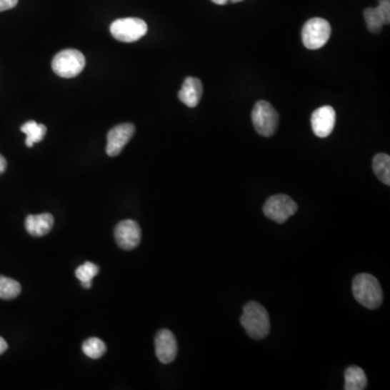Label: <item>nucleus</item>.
<instances>
[{
  "label": "nucleus",
  "mask_w": 390,
  "mask_h": 390,
  "mask_svg": "<svg viewBox=\"0 0 390 390\" xmlns=\"http://www.w3.org/2000/svg\"><path fill=\"white\" fill-rule=\"evenodd\" d=\"M19 0H0V12L7 11L18 5Z\"/></svg>",
  "instance_id": "obj_22"
},
{
  "label": "nucleus",
  "mask_w": 390,
  "mask_h": 390,
  "mask_svg": "<svg viewBox=\"0 0 390 390\" xmlns=\"http://www.w3.org/2000/svg\"><path fill=\"white\" fill-rule=\"evenodd\" d=\"M83 351L90 359H99L106 352V346L101 339L91 337L83 344Z\"/></svg>",
  "instance_id": "obj_19"
},
{
  "label": "nucleus",
  "mask_w": 390,
  "mask_h": 390,
  "mask_svg": "<svg viewBox=\"0 0 390 390\" xmlns=\"http://www.w3.org/2000/svg\"><path fill=\"white\" fill-rule=\"evenodd\" d=\"M373 171L375 176L386 186L390 184V156L385 153H379L373 159Z\"/></svg>",
  "instance_id": "obj_16"
},
{
  "label": "nucleus",
  "mask_w": 390,
  "mask_h": 390,
  "mask_svg": "<svg viewBox=\"0 0 390 390\" xmlns=\"http://www.w3.org/2000/svg\"><path fill=\"white\" fill-rule=\"evenodd\" d=\"M377 10H379L381 16H383L385 24H389L390 23V0H379V6H377Z\"/></svg>",
  "instance_id": "obj_21"
},
{
  "label": "nucleus",
  "mask_w": 390,
  "mask_h": 390,
  "mask_svg": "<svg viewBox=\"0 0 390 390\" xmlns=\"http://www.w3.org/2000/svg\"><path fill=\"white\" fill-rule=\"evenodd\" d=\"M8 349V344L3 337H0V354H5L6 350Z\"/></svg>",
  "instance_id": "obj_24"
},
{
  "label": "nucleus",
  "mask_w": 390,
  "mask_h": 390,
  "mask_svg": "<svg viewBox=\"0 0 390 390\" xmlns=\"http://www.w3.org/2000/svg\"><path fill=\"white\" fill-rule=\"evenodd\" d=\"M364 16L369 31L373 34L381 33V29L385 25V21H384L383 16H381L377 8H368V9L364 10Z\"/></svg>",
  "instance_id": "obj_20"
},
{
  "label": "nucleus",
  "mask_w": 390,
  "mask_h": 390,
  "mask_svg": "<svg viewBox=\"0 0 390 390\" xmlns=\"http://www.w3.org/2000/svg\"><path fill=\"white\" fill-rule=\"evenodd\" d=\"M21 131L26 135L25 144L27 148H31L35 144H39L45 138L46 134H47V127L35 121H29L21 127Z\"/></svg>",
  "instance_id": "obj_14"
},
{
  "label": "nucleus",
  "mask_w": 390,
  "mask_h": 390,
  "mask_svg": "<svg viewBox=\"0 0 390 390\" xmlns=\"http://www.w3.org/2000/svg\"><path fill=\"white\" fill-rule=\"evenodd\" d=\"M115 240L125 251L136 249L141 242V229L134 220H123L117 224L114 231Z\"/></svg>",
  "instance_id": "obj_8"
},
{
  "label": "nucleus",
  "mask_w": 390,
  "mask_h": 390,
  "mask_svg": "<svg viewBox=\"0 0 390 390\" xmlns=\"http://www.w3.org/2000/svg\"><path fill=\"white\" fill-rule=\"evenodd\" d=\"M352 293L358 303L369 309H376L383 303V291L372 274H360L352 281Z\"/></svg>",
  "instance_id": "obj_2"
},
{
  "label": "nucleus",
  "mask_w": 390,
  "mask_h": 390,
  "mask_svg": "<svg viewBox=\"0 0 390 390\" xmlns=\"http://www.w3.org/2000/svg\"><path fill=\"white\" fill-rule=\"evenodd\" d=\"M22 287L20 283L10 278L0 276V299L11 301L21 294Z\"/></svg>",
  "instance_id": "obj_17"
},
{
  "label": "nucleus",
  "mask_w": 390,
  "mask_h": 390,
  "mask_svg": "<svg viewBox=\"0 0 390 390\" xmlns=\"http://www.w3.org/2000/svg\"><path fill=\"white\" fill-rule=\"evenodd\" d=\"M240 1H243V0H230V3H240Z\"/></svg>",
  "instance_id": "obj_26"
},
{
  "label": "nucleus",
  "mask_w": 390,
  "mask_h": 390,
  "mask_svg": "<svg viewBox=\"0 0 390 390\" xmlns=\"http://www.w3.org/2000/svg\"><path fill=\"white\" fill-rule=\"evenodd\" d=\"M299 206L289 195H272L264 205V214L266 217L274 220L276 224H284L291 216H294Z\"/></svg>",
  "instance_id": "obj_7"
},
{
  "label": "nucleus",
  "mask_w": 390,
  "mask_h": 390,
  "mask_svg": "<svg viewBox=\"0 0 390 390\" xmlns=\"http://www.w3.org/2000/svg\"><path fill=\"white\" fill-rule=\"evenodd\" d=\"M331 33L332 27L328 21L322 18H312L304 25L301 39L307 49H320L328 43Z\"/></svg>",
  "instance_id": "obj_4"
},
{
  "label": "nucleus",
  "mask_w": 390,
  "mask_h": 390,
  "mask_svg": "<svg viewBox=\"0 0 390 390\" xmlns=\"http://www.w3.org/2000/svg\"><path fill=\"white\" fill-rule=\"evenodd\" d=\"M136 128L134 124H119L115 126L108 134V144H106V154L109 156H117L121 154L126 144L135 135Z\"/></svg>",
  "instance_id": "obj_9"
},
{
  "label": "nucleus",
  "mask_w": 390,
  "mask_h": 390,
  "mask_svg": "<svg viewBox=\"0 0 390 390\" xmlns=\"http://www.w3.org/2000/svg\"><path fill=\"white\" fill-rule=\"evenodd\" d=\"M251 121L256 131L263 137H271L278 128L279 114L268 101L260 100L254 106Z\"/></svg>",
  "instance_id": "obj_5"
},
{
  "label": "nucleus",
  "mask_w": 390,
  "mask_h": 390,
  "mask_svg": "<svg viewBox=\"0 0 390 390\" xmlns=\"http://www.w3.org/2000/svg\"><path fill=\"white\" fill-rule=\"evenodd\" d=\"M155 352L157 359L161 364H171L176 359L178 352L175 335L169 330H161L155 337Z\"/></svg>",
  "instance_id": "obj_11"
},
{
  "label": "nucleus",
  "mask_w": 390,
  "mask_h": 390,
  "mask_svg": "<svg viewBox=\"0 0 390 390\" xmlns=\"http://www.w3.org/2000/svg\"><path fill=\"white\" fill-rule=\"evenodd\" d=\"M203 94V85L200 79L195 77H186L182 84L178 98L182 104L189 108H195L200 104Z\"/></svg>",
  "instance_id": "obj_12"
},
{
  "label": "nucleus",
  "mask_w": 390,
  "mask_h": 390,
  "mask_svg": "<svg viewBox=\"0 0 390 390\" xmlns=\"http://www.w3.org/2000/svg\"><path fill=\"white\" fill-rule=\"evenodd\" d=\"M335 123H336V112L332 106H321L312 113L311 127L316 137H329L334 130Z\"/></svg>",
  "instance_id": "obj_10"
},
{
  "label": "nucleus",
  "mask_w": 390,
  "mask_h": 390,
  "mask_svg": "<svg viewBox=\"0 0 390 390\" xmlns=\"http://www.w3.org/2000/svg\"><path fill=\"white\" fill-rule=\"evenodd\" d=\"M241 324L247 335L253 339H263L270 332V319L264 306L256 301H249L243 308Z\"/></svg>",
  "instance_id": "obj_1"
},
{
  "label": "nucleus",
  "mask_w": 390,
  "mask_h": 390,
  "mask_svg": "<svg viewBox=\"0 0 390 390\" xmlns=\"http://www.w3.org/2000/svg\"><path fill=\"white\" fill-rule=\"evenodd\" d=\"M110 31L112 36L117 41L135 43L146 34L148 25L141 19H119L111 24Z\"/></svg>",
  "instance_id": "obj_6"
},
{
  "label": "nucleus",
  "mask_w": 390,
  "mask_h": 390,
  "mask_svg": "<svg viewBox=\"0 0 390 390\" xmlns=\"http://www.w3.org/2000/svg\"><path fill=\"white\" fill-rule=\"evenodd\" d=\"M216 5H226V4L230 3V0H211Z\"/></svg>",
  "instance_id": "obj_25"
},
{
  "label": "nucleus",
  "mask_w": 390,
  "mask_h": 390,
  "mask_svg": "<svg viewBox=\"0 0 390 390\" xmlns=\"http://www.w3.org/2000/svg\"><path fill=\"white\" fill-rule=\"evenodd\" d=\"M368 386L366 373L359 366H349L345 372L346 390H364Z\"/></svg>",
  "instance_id": "obj_15"
},
{
  "label": "nucleus",
  "mask_w": 390,
  "mask_h": 390,
  "mask_svg": "<svg viewBox=\"0 0 390 390\" xmlns=\"http://www.w3.org/2000/svg\"><path fill=\"white\" fill-rule=\"evenodd\" d=\"M99 274V267L92 263H85L79 266L75 271V276L81 281V285L85 289H90L92 285V279Z\"/></svg>",
  "instance_id": "obj_18"
},
{
  "label": "nucleus",
  "mask_w": 390,
  "mask_h": 390,
  "mask_svg": "<svg viewBox=\"0 0 390 390\" xmlns=\"http://www.w3.org/2000/svg\"><path fill=\"white\" fill-rule=\"evenodd\" d=\"M6 169H7V161L3 155L0 154V175L5 173Z\"/></svg>",
  "instance_id": "obj_23"
},
{
  "label": "nucleus",
  "mask_w": 390,
  "mask_h": 390,
  "mask_svg": "<svg viewBox=\"0 0 390 390\" xmlns=\"http://www.w3.org/2000/svg\"><path fill=\"white\" fill-rule=\"evenodd\" d=\"M86 60L79 50L65 49L54 56L52 60V70L63 79H73L83 72Z\"/></svg>",
  "instance_id": "obj_3"
},
{
  "label": "nucleus",
  "mask_w": 390,
  "mask_h": 390,
  "mask_svg": "<svg viewBox=\"0 0 390 390\" xmlns=\"http://www.w3.org/2000/svg\"><path fill=\"white\" fill-rule=\"evenodd\" d=\"M54 218L51 214L45 213L41 215H29L25 220V229L27 234L35 238H41L49 234L54 226Z\"/></svg>",
  "instance_id": "obj_13"
}]
</instances>
